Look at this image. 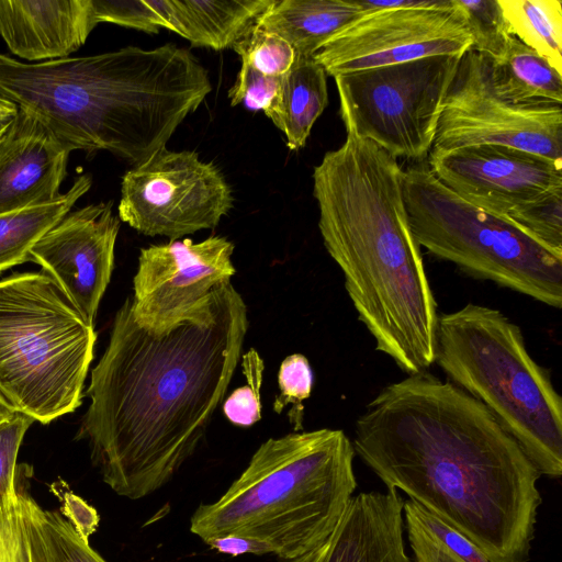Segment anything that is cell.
<instances>
[{
    "instance_id": "cell-34",
    "label": "cell",
    "mask_w": 562,
    "mask_h": 562,
    "mask_svg": "<svg viewBox=\"0 0 562 562\" xmlns=\"http://www.w3.org/2000/svg\"><path fill=\"white\" fill-rule=\"evenodd\" d=\"M281 92V77L266 76L241 63L234 85L228 91L232 106L243 104L248 110L262 111L273 120Z\"/></svg>"
},
{
    "instance_id": "cell-8",
    "label": "cell",
    "mask_w": 562,
    "mask_h": 562,
    "mask_svg": "<svg viewBox=\"0 0 562 562\" xmlns=\"http://www.w3.org/2000/svg\"><path fill=\"white\" fill-rule=\"evenodd\" d=\"M403 195L419 247L468 276L561 308V254L512 220L465 201L426 165L404 170Z\"/></svg>"
},
{
    "instance_id": "cell-5",
    "label": "cell",
    "mask_w": 562,
    "mask_h": 562,
    "mask_svg": "<svg viewBox=\"0 0 562 562\" xmlns=\"http://www.w3.org/2000/svg\"><path fill=\"white\" fill-rule=\"evenodd\" d=\"M355 454L340 429L270 438L218 499L194 510L190 531L203 541L254 539L282 560L302 555L330 536L348 508Z\"/></svg>"
},
{
    "instance_id": "cell-39",
    "label": "cell",
    "mask_w": 562,
    "mask_h": 562,
    "mask_svg": "<svg viewBox=\"0 0 562 562\" xmlns=\"http://www.w3.org/2000/svg\"><path fill=\"white\" fill-rule=\"evenodd\" d=\"M14 414L15 412H12L0 402V424L11 418Z\"/></svg>"
},
{
    "instance_id": "cell-7",
    "label": "cell",
    "mask_w": 562,
    "mask_h": 562,
    "mask_svg": "<svg viewBox=\"0 0 562 562\" xmlns=\"http://www.w3.org/2000/svg\"><path fill=\"white\" fill-rule=\"evenodd\" d=\"M97 333L44 271L0 281V402L42 424L74 412Z\"/></svg>"
},
{
    "instance_id": "cell-1",
    "label": "cell",
    "mask_w": 562,
    "mask_h": 562,
    "mask_svg": "<svg viewBox=\"0 0 562 562\" xmlns=\"http://www.w3.org/2000/svg\"><path fill=\"white\" fill-rule=\"evenodd\" d=\"M247 306L232 283L165 328L142 325L127 297L91 372L79 439L117 495L140 499L192 457L243 355Z\"/></svg>"
},
{
    "instance_id": "cell-22",
    "label": "cell",
    "mask_w": 562,
    "mask_h": 562,
    "mask_svg": "<svg viewBox=\"0 0 562 562\" xmlns=\"http://www.w3.org/2000/svg\"><path fill=\"white\" fill-rule=\"evenodd\" d=\"M91 184L90 175H80L52 202L0 213V273L29 261L31 248L71 211Z\"/></svg>"
},
{
    "instance_id": "cell-29",
    "label": "cell",
    "mask_w": 562,
    "mask_h": 562,
    "mask_svg": "<svg viewBox=\"0 0 562 562\" xmlns=\"http://www.w3.org/2000/svg\"><path fill=\"white\" fill-rule=\"evenodd\" d=\"M26 491L0 496V562H31Z\"/></svg>"
},
{
    "instance_id": "cell-9",
    "label": "cell",
    "mask_w": 562,
    "mask_h": 562,
    "mask_svg": "<svg viewBox=\"0 0 562 562\" xmlns=\"http://www.w3.org/2000/svg\"><path fill=\"white\" fill-rule=\"evenodd\" d=\"M461 56H431L335 76L347 134L371 140L394 158L424 160Z\"/></svg>"
},
{
    "instance_id": "cell-12",
    "label": "cell",
    "mask_w": 562,
    "mask_h": 562,
    "mask_svg": "<svg viewBox=\"0 0 562 562\" xmlns=\"http://www.w3.org/2000/svg\"><path fill=\"white\" fill-rule=\"evenodd\" d=\"M472 38L453 0L439 7L362 14L314 55L326 75L372 69L425 57L463 55Z\"/></svg>"
},
{
    "instance_id": "cell-11",
    "label": "cell",
    "mask_w": 562,
    "mask_h": 562,
    "mask_svg": "<svg viewBox=\"0 0 562 562\" xmlns=\"http://www.w3.org/2000/svg\"><path fill=\"white\" fill-rule=\"evenodd\" d=\"M497 144L562 160V103L520 104L494 88L491 59L468 49L447 95L431 149Z\"/></svg>"
},
{
    "instance_id": "cell-3",
    "label": "cell",
    "mask_w": 562,
    "mask_h": 562,
    "mask_svg": "<svg viewBox=\"0 0 562 562\" xmlns=\"http://www.w3.org/2000/svg\"><path fill=\"white\" fill-rule=\"evenodd\" d=\"M404 170L371 140L347 134L313 171L318 228L375 342L407 374L435 363L438 310L403 195Z\"/></svg>"
},
{
    "instance_id": "cell-24",
    "label": "cell",
    "mask_w": 562,
    "mask_h": 562,
    "mask_svg": "<svg viewBox=\"0 0 562 562\" xmlns=\"http://www.w3.org/2000/svg\"><path fill=\"white\" fill-rule=\"evenodd\" d=\"M403 520L416 562H491L471 539L415 501H404Z\"/></svg>"
},
{
    "instance_id": "cell-13",
    "label": "cell",
    "mask_w": 562,
    "mask_h": 562,
    "mask_svg": "<svg viewBox=\"0 0 562 562\" xmlns=\"http://www.w3.org/2000/svg\"><path fill=\"white\" fill-rule=\"evenodd\" d=\"M234 245L222 236L190 238L143 248L131 297L135 318L165 328L201 303L214 289L231 283L236 270Z\"/></svg>"
},
{
    "instance_id": "cell-18",
    "label": "cell",
    "mask_w": 562,
    "mask_h": 562,
    "mask_svg": "<svg viewBox=\"0 0 562 562\" xmlns=\"http://www.w3.org/2000/svg\"><path fill=\"white\" fill-rule=\"evenodd\" d=\"M97 24L91 0H0V35L11 53L29 63L67 58Z\"/></svg>"
},
{
    "instance_id": "cell-25",
    "label": "cell",
    "mask_w": 562,
    "mask_h": 562,
    "mask_svg": "<svg viewBox=\"0 0 562 562\" xmlns=\"http://www.w3.org/2000/svg\"><path fill=\"white\" fill-rule=\"evenodd\" d=\"M31 562H106L60 512L44 509L27 493Z\"/></svg>"
},
{
    "instance_id": "cell-26",
    "label": "cell",
    "mask_w": 562,
    "mask_h": 562,
    "mask_svg": "<svg viewBox=\"0 0 562 562\" xmlns=\"http://www.w3.org/2000/svg\"><path fill=\"white\" fill-rule=\"evenodd\" d=\"M512 34L562 74V1L498 0Z\"/></svg>"
},
{
    "instance_id": "cell-27",
    "label": "cell",
    "mask_w": 562,
    "mask_h": 562,
    "mask_svg": "<svg viewBox=\"0 0 562 562\" xmlns=\"http://www.w3.org/2000/svg\"><path fill=\"white\" fill-rule=\"evenodd\" d=\"M472 38V50L499 60L514 36L498 0H453Z\"/></svg>"
},
{
    "instance_id": "cell-31",
    "label": "cell",
    "mask_w": 562,
    "mask_h": 562,
    "mask_svg": "<svg viewBox=\"0 0 562 562\" xmlns=\"http://www.w3.org/2000/svg\"><path fill=\"white\" fill-rule=\"evenodd\" d=\"M509 220L562 255V189L517 210Z\"/></svg>"
},
{
    "instance_id": "cell-23",
    "label": "cell",
    "mask_w": 562,
    "mask_h": 562,
    "mask_svg": "<svg viewBox=\"0 0 562 562\" xmlns=\"http://www.w3.org/2000/svg\"><path fill=\"white\" fill-rule=\"evenodd\" d=\"M495 90L520 104L562 103V74L515 36L499 60L491 59Z\"/></svg>"
},
{
    "instance_id": "cell-36",
    "label": "cell",
    "mask_w": 562,
    "mask_h": 562,
    "mask_svg": "<svg viewBox=\"0 0 562 562\" xmlns=\"http://www.w3.org/2000/svg\"><path fill=\"white\" fill-rule=\"evenodd\" d=\"M211 549L220 553L237 557L243 554H271L270 549L262 542L238 536H225L204 541Z\"/></svg>"
},
{
    "instance_id": "cell-32",
    "label": "cell",
    "mask_w": 562,
    "mask_h": 562,
    "mask_svg": "<svg viewBox=\"0 0 562 562\" xmlns=\"http://www.w3.org/2000/svg\"><path fill=\"white\" fill-rule=\"evenodd\" d=\"M240 361L247 384L226 398L223 412L234 425L248 427L261 418L260 387L265 364L255 349L243 353Z\"/></svg>"
},
{
    "instance_id": "cell-17",
    "label": "cell",
    "mask_w": 562,
    "mask_h": 562,
    "mask_svg": "<svg viewBox=\"0 0 562 562\" xmlns=\"http://www.w3.org/2000/svg\"><path fill=\"white\" fill-rule=\"evenodd\" d=\"M403 504L397 491L360 493L325 541L282 562H413L404 546Z\"/></svg>"
},
{
    "instance_id": "cell-37",
    "label": "cell",
    "mask_w": 562,
    "mask_h": 562,
    "mask_svg": "<svg viewBox=\"0 0 562 562\" xmlns=\"http://www.w3.org/2000/svg\"><path fill=\"white\" fill-rule=\"evenodd\" d=\"M359 10L364 14L369 12L400 9V8H425L439 7L448 0H353Z\"/></svg>"
},
{
    "instance_id": "cell-30",
    "label": "cell",
    "mask_w": 562,
    "mask_h": 562,
    "mask_svg": "<svg viewBox=\"0 0 562 562\" xmlns=\"http://www.w3.org/2000/svg\"><path fill=\"white\" fill-rule=\"evenodd\" d=\"M98 22H111L149 34L168 29L161 0H91Z\"/></svg>"
},
{
    "instance_id": "cell-21",
    "label": "cell",
    "mask_w": 562,
    "mask_h": 562,
    "mask_svg": "<svg viewBox=\"0 0 562 562\" xmlns=\"http://www.w3.org/2000/svg\"><path fill=\"white\" fill-rule=\"evenodd\" d=\"M327 75L314 59L296 56L281 77V92L272 123L291 150L304 147L312 127L328 104Z\"/></svg>"
},
{
    "instance_id": "cell-28",
    "label": "cell",
    "mask_w": 562,
    "mask_h": 562,
    "mask_svg": "<svg viewBox=\"0 0 562 562\" xmlns=\"http://www.w3.org/2000/svg\"><path fill=\"white\" fill-rule=\"evenodd\" d=\"M243 64L271 77L284 76L293 66L296 54L280 35L255 25L234 46Z\"/></svg>"
},
{
    "instance_id": "cell-20",
    "label": "cell",
    "mask_w": 562,
    "mask_h": 562,
    "mask_svg": "<svg viewBox=\"0 0 562 562\" xmlns=\"http://www.w3.org/2000/svg\"><path fill=\"white\" fill-rule=\"evenodd\" d=\"M362 14L353 0H276L256 25L288 41L296 56L313 58L329 38Z\"/></svg>"
},
{
    "instance_id": "cell-2",
    "label": "cell",
    "mask_w": 562,
    "mask_h": 562,
    "mask_svg": "<svg viewBox=\"0 0 562 562\" xmlns=\"http://www.w3.org/2000/svg\"><path fill=\"white\" fill-rule=\"evenodd\" d=\"M355 452L471 539L491 562H527L542 498L539 471L487 408L426 372L386 385L357 418Z\"/></svg>"
},
{
    "instance_id": "cell-6",
    "label": "cell",
    "mask_w": 562,
    "mask_h": 562,
    "mask_svg": "<svg viewBox=\"0 0 562 562\" xmlns=\"http://www.w3.org/2000/svg\"><path fill=\"white\" fill-rule=\"evenodd\" d=\"M435 362L482 403L540 474H562V398L501 311L469 303L439 314Z\"/></svg>"
},
{
    "instance_id": "cell-4",
    "label": "cell",
    "mask_w": 562,
    "mask_h": 562,
    "mask_svg": "<svg viewBox=\"0 0 562 562\" xmlns=\"http://www.w3.org/2000/svg\"><path fill=\"white\" fill-rule=\"evenodd\" d=\"M212 90L207 70L168 43L23 63L0 53V94L71 150L136 166L166 147Z\"/></svg>"
},
{
    "instance_id": "cell-35",
    "label": "cell",
    "mask_w": 562,
    "mask_h": 562,
    "mask_svg": "<svg viewBox=\"0 0 562 562\" xmlns=\"http://www.w3.org/2000/svg\"><path fill=\"white\" fill-rule=\"evenodd\" d=\"M34 419L15 413L0 424V496L15 491L18 484V453L29 427Z\"/></svg>"
},
{
    "instance_id": "cell-15",
    "label": "cell",
    "mask_w": 562,
    "mask_h": 562,
    "mask_svg": "<svg viewBox=\"0 0 562 562\" xmlns=\"http://www.w3.org/2000/svg\"><path fill=\"white\" fill-rule=\"evenodd\" d=\"M112 207L109 201L69 212L31 248L29 256V261L40 265L58 283L91 325L114 267L120 218Z\"/></svg>"
},
{
    "instance_id": "cell-10",
    "label": "cell",
    "mask_w": 562,
    "mask_h": 562,
    "mask_svg": "<svg viewBox=\"0 0 562 562\" xmlns=\"http://www.w3.org/2000/svg\"><path fill=\"white\" fill-rule=\"evenodd\" d=\"M233 201L231 186L213 162L195 151L165 147L124 173L119 218L146 236L176 240L217 226Z\"/></svg>"
},
{
    "instance_id": "cell-38",
    "label": "cell",
    "mask_w": 562,
    "mask_h": 562,
    "mask_svg": "<svg viewBox=\"0 0 562 562\" xmlns=\"http://www.w3.org/2000/svg\"><path fill=\"white\" fill-rule=\"evenodd\" d=\"M19 116V106L0 94V145L8 136Z\"/></svg>"
},
{
    "instance_id": "cell-19",
    "label": "cell",
    "mask_w": 562,
    "mask_h": 562,
    "mask_svg": "<svg viewBox=\"0 0 562 562\" xmlns=\"http://www.w3.org/2000/svg\"><path fill=\"white\" fill-rule=\"evenodd\" d=\"M276 0H161L168 30L192 46L233 47Z\"/></svg>"
},
{
    "instance_id": "cell-14",
    "label": "cell",
    "mask_w": 562,
    "mask_h": 562,
    "mask_svg": "<svg viewBox=\"0 0 562 562\" xmlns=\"http://www.w3.org/2000/svg\"><path fill=\"white\" fill-rule=\"evenodd\" d=\"M429 169L465 201L507 218L562 189V160L505 145L431 149Z\"/></svg>"
},
{
    "instance_id": "cell-33",
    "label": "cell",
    "mask_w": 562,
    "mask_h": 562,
    "mask_svg": "<svg viewBox=\"0 0 562 562\" xmlns=\"http://www.w3.org/2000/svg\"><path fill=\"white\" fill-rule=\"evenodd\" d=\"M278 385L280 394L276 397L273 409L281 413L283 408L292 404L288 413L295 431L302 428L303 401L308 398L313 386V372L308 360L300 353L286 357L279 370Z\"/></svg>"
},
{
    "instance_id": "cell-16",
    "label": "cell",
    "mask_w": 562,
    "mask_h": 562,
    "mask_svg": "<svg viewBox=\"0 0 562 562\" xmlns=\"http://www.w3.org/2000/svg\"><path fill=\"white\" fill-rule=\"evenodd\" d=\"M71 148L19 109L0 145V213L54 201L61 193Z\"/></svg>"
}]
</instances>
